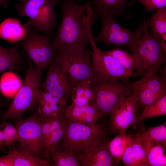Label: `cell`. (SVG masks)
Segmentation results:
<instances>
[{
  "instance_id": "obj_1",
  "label": "cell",
  "mask_w": 166,
  "mask_h": 166,
  "mask_svg": "<svg viewBox=\"0 0 166 166\" xmlns=\"http://www.w3.org/2000/svg\"><path fill=\"white\" fill-rule=\"evenodd\" d=\"M81 0H64L61 4V19L51 47L54 53L65 50L84 51L89 44L92 9L88 0L83 5Z\"/></svg>"
},
{
  "instance_id": "obj_2",
  "label": "cell",
  "mask_w": 166,
  "mask_h": 166,
  "mask_svg": "<svg viewBox=\"0 0 166 166\" xmlns=\"http://www.w3.org/2000/svg\"><path fill=\"white\" fill-rule=\"evenodd\" d=\"M98 16L101 20L102 26L99 34L92 36L96 44L101 43L115 47L123 46L133 53L137 52L138 44L144 32V19L140 21L135 30H131L120 25L108 14L100 13Z\"/></svg>"
},
{
  "instance_id": "obj_3",
  "label": "cell",
  "mask_w": 166,
  "mask_h": 166,
  "mask_svg": "<svg viewBox=\"0 0 166 166\" xmlns=\"http://www.w3.org/2000/svg\"><path fill=\"white\" fill-rule=\"evenodd\" d=\"M107 130L102 123L82 124L65 118L63 134L57 147L64 150L81 152L105 139Z\"/></svg>"
},
{
  "instance_id": "obj_4",
  "label": "cell",
  "mask_w": 166,
  "mask_h": 166,
  "mask_svg": "<svg viewBox=\"0 0 166 166\" xmlns=\"http://www.w3.org/2000/svg\"><path fill=\"white\" fill-rule=\"evenodd\" d=\"M42 77L41 71L36 69L29 59L23 84L8 109L2 116V121L21 120L25 112L37 107Z\"/></svg>"
},
{
  "instance_id": "obj_5",
  "label": "cell",
  "mask_w": 166,
  "mask_h": 166,
  "mask_svg": "<svg viewBox=\"0 0 166 166\" xmlns=\"http://www.w3.org/2000/svg\"><path fill=\"white\" fill-rule=\"evenodd\" d=\"M133 83L120 82L118 79L106 76H94L91 84L94 97L91 104L97 108L102 117L109 116L118 100L132 93Z\"/></svg>"
},
{
  "instance_id": "obj_6",
  "label": "cell",
  "mask_w": 166,
  "mask_h": 166,
  "mask_svg": "<svg viewBox=\"0 0 166 166\" xmlns=\"http://www.w3.org/2000/svg\"><path fill=\"white\" fill-rule=\"evenodd\" d=\"M57 5L54 0H25L15 7L19 16L31 19L34 29L48 34L57 24V14L54 10Z\"/></svg>"
},
{
  "instance_id": "obj_7",
  "label": "cell",
  "mask_w": 166,
  "mask_h": 166,
  "mask_svg": "<svg viewBox=\"0 0 166 166\" xmlns=\"http://www.w3.org/2000/svg\"><path fill=\"white\" fill-rule=\"evenodd\" d=\"M144 32L138 44L137 52L139 60L137 71L158 72L166 62V50L158 34L149 31L144 16Z\"/></svg>"
},
{
  "instance_id": "obj_8",
  "label": "cell",
  "mask_w": 166,
  "mask_h": 166,
  "mask_svg": "<svg viewBox=\"0 0 166 166\" xmlns=\"http://www.w3.org/2000/svg\"><path fill=\"white\" fill-rule=\"evenodd\" d=\"M18 144L16 149L40 158L45 156L41 120L38 111L29 117L16 120Z\"/></svg>"
},
{
  "instance_id": "obj_9",
  "label": "cell",
  "mask_w": 166,
  "mask_h": 166,
  "mask_svg": "<svg viewBox=\"0 0 166 166\" xmlns=\"http://www.w3.org/2000/svg\"><path fill=\"white\" fill-rule=\"evenodd\" d=\"M91 51L65 50L55 53L53 59L77 83L91 81L94 76Z\"/></svg>"
},
{
  "instance_id": "obj_10",
  "label": "cell",
  "mask_w": 166,
  "mask_h": 166,
  "mask_svg": "<svg viewBox=\"0 0 166 166\" xmlns=\"http://www.w3.org/2000/svg\"><path fill=\"white\" fill-rule=\"evenodd\" d=\"M34 28L31 29L26 37L19 42L20 46L31 61L36 69L39 71L48 66L55 53L51 47L52 34H40Z\"/></svg>"
},
{
  "instance_id": "obj_11",
  "label": "cell",
  "mask_w": 166,
  "mask_h": 166,
  "mask_svg": "<svg viewBox=\"0 0 166 166\" xmlns=\"http://www.w3.org/2000/svg\"><path fill=\"white\" fill-rule=\"evenodd\" d=\"M92 65L94 76H103L117 79L144 76L146 72H131L125 68L113 57L100 50L94 42L91 33L89 36Z\"/></svg>"
},
{
  "instance_id": "obj_12",
  "label": "cell",
  "mask_w": 166,
  "mask_h": 166,
  "mask_svg": "<svg viewBox=\"0 0 166 166\" xmlns=\"http://www.w3.org/2000/svg\"><path fill=\"white\" fill-rule=\"evenodd\" d=\"M140 108L133 92L120 98L110 113V131L113 133H126L130 126L135 124L136 114Z\"/></svg>"
},
{
  "instance_id": "obj_13",
  "label": "cell",
  "mask_w": 166,
  "mask_h": 166,
  "mask_svg": "<svg viewBox=\"0 0 166 166\" xmlns=\"http://www.w3.org/2000/svg\"><path fill=\"white\" fill-rule=\"evenodd\" d=\"M46 78L40 87L67 102L77 83L52 58Z\"/></svg>"
},
{
  "instance_id": "obj_14",
  "label": "cell",
  "mask_w": 166,
  "mask_h": 166,
  "mask_svg": "<svg viewBox=\"0 0 166 166\" xmlns=\"http://www.w3.org/2000/svg\"><path fill=\"white\" fill-rule=\"evenodd\" d=\"M132 92L136 95L140 108H144L166 95V77H159L148 71L133 82Z\"/></svg>"
},
{
  "instance_id": "obj_15",
  "label": "cell",
  "mask_w": 166,
  "mask_h": 166,
  "mask_svg": "<svg viewBox=\"0 0 166 166\" xmlns=\"http://www.w3.org/2000/svg\"><path fill=\"white\" fill-rule=\"evenodd\" d=\"M105 139L84 150L75 152L81 166H115L120 163L111 156Z\"/></svg>"
},
{
  "instance_id": "obj_16",
  "label": "cell",
  "mask_w": 166,
  "mask_h": 166,
  "mask_svg": "<svg viewBox=\"0 0 166 166\" xmlns=\"http://www.w3.org/2000/svg\"><path fill=\"white\" fill-rule=\"evenodd\" d=\"M89 0L93 13L98 15L100 13H107L114 18L119 17L124 19H128L132 15L127 10V7L136 2L135 0Z\"/></svg>"
},
{
  "instance_id": "obj_17",
  "label": "cell",
  "mask_w": 166,
  "mask_h": 166,
  "mask_svg": "<svg viewBox=\"0 0 166 166\" xmlns=\"http://www.w3.org/2000/svg\"><path fill=\"white\" fill-rule=\"evenodd\" d=\"M33 28L31 21L23 25L18 19L7 18L0 24V38L15 43L23 40Z\"/></svg>"
},
{
  "instance_id": "obj_18",
  "label": "cell",
  "mask_w": 166,
  "mask_h": 166,
  "mask_svg": "<svg viewBox=\"0 0 166 166\" xmlns=\"http://www.w3.org/2000/svg\"><path fill=\"white\" fill-rule=\"evenodd\" d=\"M64 117L73 122L82 124H93L97 122L102 116L93 104L77 106L71 104L66 108Z\"/></svg>"
},
{
  "instance_id": "obj_19",
  "label": "cell",
  "mask_w": 166,
  "mask_h": 166,
  "mask_svg": "<svg viewBox=\"0 0 166 166\" xmlns=\"http://www.w3.org/2000/svg\"><path fill=\"white\" fill-rule=\"evenodd\" d=\"M19 42L14 46L6 48L0 45V75L5 72L16 71L23 63L22 53L19 51Z\"/></svg>"
},
{
  "instance_id": "obj_20",
  "label": "cell",
  "mask_w": 166,
  "mask_h": 166,
  "mask_svg": "<svg viewBox=\"0 0 166 166\" xmlns=\"http://www.w3.org/2000/svg\"><path fill=\"white\" fill-rule=\"evenodd\" d=\"M139 134L126 149L121 161L125 166H150Z\"/></svg>"
},
{
  "instance_id": "obj_21",
  "label": "cell",
  "mask_w": 166,
  "mask_h": 166,
  "mask_svg": "<svg viewBox=\"0 0 166 166\" xmlns=\"http://www.w3.org/2000/svg\"><path fill=\"white\" fill-rule=\"evenodd\" d=\"M150 166H166L165 148L159 142L145 137L140 139Z\"/></svg>"
},
{
  "instance_id": "obj_22",
  "label": "cell",
  "mask_w": 166,
  "mask_h": 166,
  "mask_svg": "<svg viewBox=\"0 0 166 166\" xmlns=\"http://www.w3.org/2000/svg\"><path fill=\"white\" fill-rule=\"evenodd\" d=\"M139 134H119L108 143L109 151L113 157L120 163L126 148Z\"/></svg>"
},
{
  "instance_id": "obj_23",
  "label": "cell",
  "mask_w": 166,
  "mask_h": 166,
  "mask_svg": "<svg viewBox=\"0 0 166 166\" xmlns=\"http://www.w3.org/2000/svg\"><path fill=\"white\" fill-rule=\"evenodd\" d=\"M94 97L91 81H85L77 84L70 97L73 102L72 104L83 106L90 104L93 100Z\"/></svg>"
},
{
  "instance_id": "obj_24",
  "label": "cell",
  "mask_w": 166,
  "mask_h": 166,
  "mask_svg": "<svg viewBox=\"0 0 166 166\" xmlns=\"http://www.w3.org/2000/svg\"><path fill=\"white\" fill-rule=\"evenodd\" d=\"M116 59L125 68L131 72L137 71L139 60L137 54L131 53L121 47L105 51Z\"/></svg>"
},
{
  "instance_id": "obj_25",
  "label": "cell",
  "mask_w": 166,
  "mask_h": 166,
  "mask_svg": "<svg viewBox=\"0 0 166 166\" xmlns=\"http://www.w3.org/2000/svg\"><path fill=\"white\" fill-rule=\"evenodd\" d=\"M146 25L150 27V31L158 34L162 43L166 44V7L160 8L147 20Z\"/></svg>"
},
{
  "instance_id": "obj_26",
  "label": "cell",
  "mask_w": 166,
  "mask_h": 166,
  "mask_svg": "<svg viewBox=\"0 0 166 166\" xmlns=\"http://www.w3.org/2000/svg\"><path fill=\"white\" fill-rule=\"evenodd\" d=\"M166 114V95L144 107L142 113L136 116L135 123H140L147 118Z\"/></svg>"
},
{
  "instance_id": "obj_27",
  "label": "cell",
  "mask_w": 166,
  "mask_h": 166,
  "mask_svg": "<svg viewBox=\"0 0 166 166\" xmlns=\"http://www.w3.org/2000/svg\"><path fill=\"white\" fill-rule=\"evenodd\" d=\"M49 157L54 162L53 166H81L75 152L63 150L58 147Z\"/></svg>"
},
{
  "instance_id": "obj_28",
  "label": "cell",
  "mask_w": 166,
  "mask_h": 166,
  "mask_svg": "<svg viewBox=\"0 0 166 166\" xmlns=\"http://www.w3.org/2000/svg\"><path fill=\"white\" fill-rule=\"evenodd\" d=\"M15 154L14 166H49L50 161L42 159L28 153L13 150Z\"/></svg>"
},
{
  "instance_id": "obj_29",
  "label": "cell",
  "mask_w": 166,
  "mask_h": 166,
  "mask_svg": "<svg viewBox=\"0 0 166 166\" xmlns=\"http://www.w3.org/2000/svg\"><path fill=\"white\" fill-rule=\"evenodd\" d=\"M166 123L154 127H150L140 135V139L147 137L156 140L166 148Z\"/></svg>"
},
{
  "instance_id": "obj_30",
  "label": "cell",
  "mask_w": 166,
  "mask_h": 166,
  "mask_svg": "<svg viewBox=\"0 0 166 166\" xmlns=\"http://www.w3.org/2000/svg\"><path fill=\"white\" fill-rule=\"evenodd\" d=\"M65 121V119L60 127L51 134L45 150V156H49L60 143L64 132Z\"/></svg>"
},
{
  "instance_id": "obj_31",
  "label": "cell",
  "mask_w": 166,
  "mask_h": 166,
  "mask_svg": "<svg viewBox=\"0 0 166 166\" xmlns=\"http://www.w3.org/2000/svg\"><path fill=\"white\" fill-rule=\"evenodd\" d=\"M4 123V127L1 130L3 134L4 145L10 147L14 142L18 141V132L15 126L8 122Z\"/></svg>"
},
{
  "instance_id": "obj_32",
  "label": "cell",
  "mask_w": 166,
  "mask_h": 166,
  "mask_svg": "<svg viewBox=\"0 0 166 166\" xmlns=\"http://www.w3.org/2000/svg\"><path fill=\"white\" fill-rule=\"evenodd\" d=\"M67 103V102L45 90L42 89L39 90L38 105L54 103L61 105H66Z\"/></svg>"
},
{
  "instance_id": "obj_33",
  "label": "cell",
  "mask_w": 166,
  "mask_h": 166,
  "mask_svg": "<svg viewBox=\"0 0 166 166\" xmlns=\"http://www.w3.org/2000/svg\"><path fill=\"white\" fill-rule=\"evenodd\" d=\"M142 3L144 6L143 16L149 11L166 7V0H135Z\"/></svg>"
},
{
  "instance_id": "obj_34",
  "label": "cell",
  "mask_w": 166,
  "mask_h": 166,
  "mask_svg": "<svg viewBox=\"0 0 166 166\" xmlns=\"http://www.w3.org/2000/svg\"><path fill=\"white\" fill-rule=\"evenodd\" d=\"M52 120V118L41 120V129L44 145L45 152L50 135Z\"/></svg>"
},
{
  "instance_id": "obj_35",
  "label": "cell",
  "mask_w": 166,
  "mask_h": 166,
  "mask_svg": "<svg viewBox=\"0 0 166 166\" xmlns=\"http://www.w3.org/2000/svg\"><path fill=\"white\" fill-rule=\"evenodd\" d=\"M15 154L14 150L6 155L0 157V166H14Z\"/></svg>"
},
{
  "instance_id": "obj_36",
  "label": "cell",
  "mask_w": 166,
  "mask_h": 166,
  "mask_svg": "<svg viewBox=\"0 0 166 166\" xmlns=\"http://www.w3.org/2000/svg\"><path fill=\"white\" fill-rule=\"evenodd\" d=\"M9 0H0V6L4 8H6L8 6Z\"/></svg>"
},
{
  "instance_id": "obj_37",
  "label": "cell",
  "mask_w": 166,
  "mask_h": 166,
  "mask_svg": "<svg viewBox=\"0 0 166 166\" xmlns=\"http://www.w3.org/2000/svg\"><path fill=\"white\" fill-rule=\"evenodd\" d=\"M4 145V138L3 133L0 129V147Z\"/></svg>"
},
{
  "instance_id": "obj_38",
  "label": "cell",
  "mask_w": 166,
  "mask_h": 166,
  "mask_svg": "<svg viewBox=\"0 0 166 166\" xmlns=\"http://www.w3.org/2000/svg\"><path fill=\"white\" fill-rule=\"evenodd\" d=\"M4 102V100L0 96V108L3 106Z\"/></svg>"
},
{
  "instance_id": "obj_39",
  "label": "cell",
  "mask_w": 166,
  "mask_h": 166,
  "mask_svg": "<svg viewBox=\"0 0 166 166\" xmlns=\"http://www.w3.org/2000/svg\"><path fill=\"white\" fill-rule=\"evenodd\" d=\"M57 3V4L61 2L64 0H54Z\"/></svg>"
},
{
  "instance_id": "obj_40",
  "label": "cell",
  "mask_w": 166,
  "mask_h": 166,
  "mask_svg": "<svg viewBox=\"0 0 166 166\" xmlns=\"http://www.w3.org/2000/svg\"><path fill=\"white\" fill-rule=\"evenodd\" d=\"M21 2H23V1H25V0H19Z\"/></svg>"
}]
</instances>
